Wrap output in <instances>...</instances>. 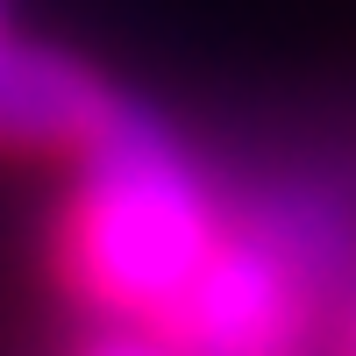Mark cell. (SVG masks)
I'll list each match as a JSON object with an SVG mask.
<instances>
[{
	"instance_id": "obj_5",
	"label": "cell",
	"mask_w": 356,
	"mask_h": 356,
	"mask_svg": "<svg viewBox=\"0 0 356 356\" xmlns=\"http://www.w3.org/2000/svg\"><path fill=\"white\" fill-rule=\"evenodd\" d=\"M0 43H8V8H0Z\"/></svg>"
},
{
	"instance_id": "obj_2",
	"label": "cell",
	"mask_w": 356,
	"mask_h": 356,
	"mask_svg": "<svg viewBox=\"0 0 356 356\" xmlns=\"http://www.w3.org/2000/svg\"><path fill=\"white\" fill-rule=\"evenodd\" d=\"M328 264L314 207H278L271 221L228 228L221 250L207 257L193 292L157 321V342L171 356H292L300 342V307L314 271Z\"/></svg>"
},
{
	"instance_id": "obj_3",
	"label": "cell",
	"mask_w": 356,
	"mask_h": 356,
	"mask_svg": "<svg viewBox=\"0 0 356 356\" xmlns=\"http://www.w3.org/2000/svg\"><path fill=\"white\" fill-rule=\"evenodd\" d=\"M107 79L43 43H0V150H86L114 122Z\"/></svg>"
},
{
	"instance_id": "obj_1",
	"label": "cell",
	"mask_w": 356,
	"mask_h": 356,
	"mask_svg": "<svg viewBox=\"0 0 356 356\" xmlns=\"http://www.w3.org/2000/svg\"><path fill=\"white\" fill-rule=\"evenodd\" d=\"M221 207L164 122L114 107L79 150V186L57 228V271L114 328L150 335L221 250Z\"/></svg>"
},
{
	"instance_id": "obj_4",
	"label": "cell",
	"mask_w": 356,
	"mask_h": 356,
	"mask_svg": "<svg viewBox=\"0 0 356 356\" xmlns=\"http://www.w3.org/2000/svg\"><path fill=\"white\" fill-rule=\"evenodd\" d=\"M86 356H171V349H164L157 335H136V328H129V335H107V342H93Z\"/></svg>"
}]
</instances>
